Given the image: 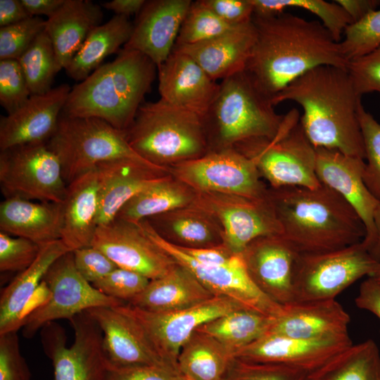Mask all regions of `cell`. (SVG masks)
Returning <instances> with one entry per match:
<instances>
[{
	"label": "cell",
	"mask_w": 380,
	"mask_h": 380,
	"mask_svg": "<svg viewBox=\"0 0 380 380\" xmlns=\"http://www.w3.org/2000/svg\"><path fill=\"white\" fill-rule=\"evenodd\" d=\"M256 38L245 72L271 99L309 70L321 65L347 68L340 42L317 20L291 13L253 16Z\"/></svg>",
	"instance_id": "cell-1"
},
{
	"label": "cell",
	"mask_w": 380,
	"mask_h": 380,
	"mask_svg": "<svg viewBox=\"0 0 380 380\" xmlns=\"http://www.w3.org/2000/svg\"><path fill=\"white\" fill-rule=\"evenodd\" d=\"M361 98L347 68L321 65L291 82L272 103L275 106L292 101L301 106L300 122L315 148L336 150L365 160L358 118Z\"/></svg>",
	"instance_id": "cell-2"
},
{
	"label": "cell",
	"mask_w": 380,
	"mask_h": 380,
	"mask_svg": "<svg viewBox=\"0 0 380 380\" xmlns=\"http://www.w3.org/2000/svg\"><path fill=\"white\" fill-rule=\"evenodd\" d=\"M281 236L300 254L321 253L361 242L366 230L353 208L334 190L270 188Z\"/></svg>",
	"instance_id": "cell-3"
},
{
	"label": "cell",
	"mask_w": 380,
	"mask_h": 380,
	"mask_svg": "<svg viewBox=\"0 0 380 380\" xmlns=\"http://www.w3.org/2000/svg\"><path fill=\"white\" fill-rule=\"evenodd\" d=\"M156 70L144 54L122 48L113 61L72 87L62 114L99 118L125 132L151 88Z\"/></svg>",
	"instance_id": "cell-4"
},
{
	"label": "cell",
	"mask_w": 380,
	"mask_h": 380,
	"mask_svg": "<svg viewBox=\"0 0 380 380\" xmlns=\"http://www.w3.org/2000/svg\"><path fill=\"white\" fill-rule=\"evenodd\" d=\"M125 134L143 159L168 169L209 151L203 117L160 98L141 104Z\"/></svg>",
	"instance_id": "cell-5"
},
{
	"label": "cell",
	"mask_w": 380,
	"mask_h": 380,
	"mask_svg": "<svg viewBox=\"0 0 380 380\" xmlns=\"http://www.w3.org/2000/svg\"><path fill=\"white\" fill-rule=\"evenodd\" d=\"M284 118L245 71L229 77L220 82L217 96L203 117L209 151L231 148L251 138L272 139Z\"/></svg>",
	"instance_id": "cell-6"
},
{
	"label": "cell",
	"mask_w": 380,
	"mask_h": 380,
	"mask_svg": "<svg viewBox=\"0 0 380 380\" xmlns=\"http://www.w3.org/2000/svg\"><path fill=\"white\" fill-rule=\"evenodd\" d=\"M300 118L299 112L293 108L285 114L274 138H251L233 146L255 163L270 188L321 186L316 174V148L308 139Z\"/></svg>",
	"instance_id": "cell-7"
},
{
	"label": "cell",
	"mask_w": 380,
	"mask_h": 380,
	"mask_svg": "<svg viewBox=\"0 0 380 380\" xmlns=\"http://www.w3.org/2000/svg\"><path fill=\"white\" fill-rule=\"evenodd\" d=\"M46 144L60 160L67 185L103 163L134 160L151 163L131 148L125 132L95 118L61 114L57 129Z\"/></svg>",
	"instance_id": "cell-8"
},
{
	"label": "cell",
	"mask_w": 380,
	"mask_h": 380,
	"mask_svg": "<svg viewBox=\"0 0 380 380\" xmlns=\"http://www.w3.org/2000/svg\"><path fill=\"white\" fill-rule=\"evenodd\" d=\"M380 265L362 241L321 253L300 254L293 279V302L335 299L360 278L372 277Z\"/></svg>",
	"instance_id": "cell-9"
},
{
	"label": "cell",
	"mask_w": 380,
	"mask_h": 380,
	"mask_svg": "<svg viewBox=\"0 0 380 380\" xmlns=\"http://www.w3.org/2000/svg\"><path fill=\"white\" fill-rule=\"evenodd\" d=\"M42 282L49 296L23 317L21 327L26 338H32L39 329L55 320H70L93 308H114L125 303L104 295L87 281L75 267L72 251L53 262Z\"/></svg>",
	"instance_id": "cell-10"
},
{
	"label": "cell",
	"mask_w": 380,
	"mask_h": 380,
	"mask_svg": "<svg viewBox=\"0 0 380 380\" xmlns=\"http://www.w3.org/2000/svg\"><path fill=\"white\" fill-rule=\"evenodd\" d=\"M0 185L6 198L58 203H63L68 186L60 160L46 143L1 151Z\"/></svg>",
	"instance_id": "cell-11"
},
{
	"label": "cell",
	"mask_w": 380,
	"mask_h": 380,
	"mask_svg": "<svg viewBox=\"0 0 380 380\" xmlns=\"http://www.w3.org/2000/svg\"><path fill=\"white\" fill-rule=\"evenodd\" d=\"M70 322L74 330L70 347L60 325L52 322L42 328V343L52 362L53 380H106L108 360L100 327L86 311Z\"/></svg>",
	"instance_id": "cell-12"
},
{
	"label": "cell",
	"mask_w": 380,
	"mask_h": 380,
	"mask_svg": "<svg viewBox=\"0 0 380 380\" xmlns=\"http://www.w3.org/2000/svg\"><path fill=\"white\" fill-rule=\"evenodd\" d=\"M169 172L196 191L262 198L269 190L255 163L234 147L208 151L172 165Z\"/></svg>",
	"instance_id": "cell-13"
},
{
	"label": "cell",
	"mask_w": 380,
	"mask_h": 380,
	"mask_svg": "<svg viewBox=\"0 0 380 380\" xmlns=\"http://www.w3.org/2000/svg\"><path fill=\"white\" fill-rule=\"evenodd\" d=\"M116 308L135 320L160 358L178 372L180 350L195 331L243 307L229 298L215 296L197 305L171 312L146 311L127 303Z\"/></svg>",
	"instance_id": "cell-14"
},
{
	"label": "cell",
	"mask_w": 380,
	"mask_h": 380,
	"mask_svg": "<svg viewBox=\"0 0 380 380\" xmlns=\"http://www.w3.org/2000/svg\"><path fill=\"white\" fill-rule=\"evenodd\" d=\"M139 223L156 244L177 263L190 270L214 296L229 298L245 308L269 317L277 318L281 314L283 305L265 294L249 276L241 253L236 254L225 265H202L160 237L146 220Z\"/></svg>",
	"instance_id": "cell-15"
},
{
	"label": "cell",
	"mask_w": 380,
	"mask_h": 380,
	"mask_svg": "<svg viewBox=\"0 0 380 380\" xmlns=\"http://www.w3.org/2000/svg\"><path fill=\"white\" fill-rule=\"evenodd\" d=\"M193 204L211 213L224 231V245L241 253L255 239L281 235V228L267 196L262 198L214 192L196 191Z\"/></svg>",
	"instance_id": "cell-16"
},
{
	"label": "cell",
	"mask_w": 380,
	"mask_h": 380,
	"mask_svg": "<svg viewBox=\"0 0 380 380\" xmlns=\"http://www.w3.org/2000/svg\"><path fill=\"white\" fill-rule=\"evenodd\" d=\"M91 246L105 253L118 267L137 272L151 280L165 275L177 264L139 222L115 218L98 226Z\"/></svg>",
	"instance_id": "cell-17"
},
{
	"label": "cell",
	"mask_w": 380,
	"mask_h": 380,
	"mask_svg": "<svg viewBox=\"0 0 380 380\" xmlns=\"http://www.w3.org/2000/svg\"><path fill=\"white\" fill-rule=\"evenodd\" d=\"M352 344L348 334L300 338L267 332L237 352L235 357L255 362L284 365L310 372Z\"/></svg>",
	"instance_id": "cell-18"
},
{
	"label": "cell",
	"mask_w": 380,
	"mask_h": 380,
	"mask_svg": "<svg viewBox=\"0 0 380 380\" xmlns=\"http://www.w3.org/2000/svg\"><path fill=\"white\" fill-rule=\"evenodd\" d=\"M300 255L281 235L258 238L241 253L253 282L281 305L293 302V279Z\"/></svg>",
	"instance_id": "cell-19"
},
{
	"label": "cell",
	"mask_w": 380,
	"mask_h": 380,
	"mask_svg": "<svg viewBox=\"0 0 380 380\" xmlns=\"http://www.w3.org/2000/svg\"><path fill=\"white\" fill-rule=\"evenodd\" d=\"M67 84L31 95L20 108L0 120V149L47 143L55 133L68 94Z\"/></svg>",
	"instance_id": "cell-20"
},
{
	"label": "cell",
	"mask_w": 380,
	"mask_h": 380,
	"mask_svg": "<svg viewBox=\"0 0 380 380\" xmlns=\"http://www.w3.org/2000/svg\"><path fill=\"white\" fill-rule=\"evenodd\" d=\"M193 1L149 0L137 15L124 49L137 51L158 67L172 53Z\"/></svg>",
	"instance_id": "cell-21"
},
{
	"label": "cell",
	"mask_w": 380,
	"mask_h": 380,
	"mask_svg": "<svg viewBox=\"0 0 380 380\" xmlns=\"http://www.w3.org/2000/svg\"><path fill=\"white\" fill-rule=\"evenodd\" d=\"M157 70L160 99L205 116L217 96L220 82L189 56L175 50Z\"/></svg>",
	"instance_id": "cell-22"
},
{
	"label": "cell",
	"mask_w": 380,
	"mask_h": 380,
	"mask_svg": "<svg viewBox=\"0 0 380 380\" xmlns=\"http://www.w3.org/2000/svg\"><path fill=\"white\" fill-rule=\"evenodd\" d=\"M365 160L336 150L316 148V174L321 184L334 190L353 208L363 222L369 239L374 231V213L379 201L366 186Z\"/></svg>",
	"instance_id": "cell-23"
},
{
	"label": "cell",
	"mask_w": 380,
	"mask_h": 380,
	"mask_svg": "<svg viewBox=\"0 0 380 380\" xmlns=\"http://www.w3.org/2000/svg\"><path fill=\"white\" fill-rule=\"evenodd\" d=\"M86 312L102 331L103 350L110 364L169 367L160 358L141 328L129 315L116 307H96Z\"/></svg>",
	"instance_id": "cell-24"
},
{
	"label": "cell",
	"mask_w": 380,
	"mask_h": 380,
	"mask_svg": "<svg viewBox=\"0 0 380 380\" xmlns=\"http://www.w3.org/2000/svg\"><path fill=\"white\" fill-rule=\"evenodd\" d=\"M100 176L97 226L113 221L135 195L170 174L169 169L134 160H115L96 167Z\"/></svg>",
	"instance_id": "cell-25"
},
{
	"label": "cell",
	"mask_w": 380,
	"mask_h": 380,
	"mask_svg": "<svg viewBox=\"0 0 380 380\" xmlns=\"http://www.w3.org/2000/svg\"><path fill=\"white\" fill-rule=\"evenodd\" d=\"M256 38L251 20L209 40L175 46L194 59L214 80H223L245 70Z\"/></svg>",
	"instance_id": "cell-26"
},
{
	"label": "cell",
	"mask_w": 380,
	"mask_h": 380,
	"mask_svg": "<svg viewBox=\"0 0 380 380\" xmlns=\"http://www.w3.org/2000/svg\"><path fill=\"white\" fill-rule=\"evenodd\" d=\"M350 318L335 299L292 302L283 305L268 332L289 337L318 338L348 334Z\"/></svg>",
	"instance_id": "cell-27"
},
{
	"label": "cell",
	"mask_w": 380,
	"mask_h": 380,
	"mask_svg": "<svg viewBox=\"0 0 380 380\" xmlns=\"http://www.w3.org/2000/svg\"><path fill=\"white\" fill-rule=\"evenodd\" d=\"M63 221V203L11 197L0 205L1 232L39 246L61 239Z\"/></svg>",
	"instance_id": "cell-28"
},
{
	"label": "cell",
	"mask_w": 380,
	"mask_h": 380,
	"mask_svg": "<svg viewBox=\"0 0 380 380\" xmlns=\"http://www.w3.org/2000/svg\"><path fill=\"white\" fill-rule=\"evenodd\" d=\"M101 6L89 0H64L46 20L45 30L54 50L58 72L65 69L91 31L101 25Z\"/></svg>",
	"instance_id": "cell-29"
},
{
	"label": "cell",
	"mask_w": 380,
	"mask_h": 380,
	"mask_svg": "<svg viewBox=\"0 0 380 380\" xmlns=\"http://www.w3.org/2000/svg\"><path fill=\"white\" fill-rule=\"evenodd\" d=\"M145 220L160 237L180 248H211L224 244L220 222L194 204Z\"/></svg>",
	"instance_id": "cell-30"
},
{
	"label": "cell",
	"mask_w": 380,
	"mask_h": 380,
	"mask_svg": "<svg viewBox=\"0 0 380 380\" xmlns=\"http://www.w3.org/2000/svg\"><path fill=\"white\" fill-rule=\"evenodd\" d=\"M99 189L96 167L68 184L61 239L71 251L91 246L98 227Z\"/></svg>",
	"instance_id": "cell-31"
},
{
	"label": "cell",
	"mask_w": 380,
	"mask_h": 380,
	"mask_svg": "<svg viewBox=\"0 0 380 380\" xmlns=\"http://www.w3.org/2000/svg\"><path fill=\"white\" fill-rule=\"evenodd\" d=\"M71 251L61 239L41 246L35 260L5 287L0 296V335L21 327L24 310L53 262Z\"/></svg>",
	"instance_id": "cell-32"
},
{
	"label": "cell",
	"mask_w": 380,
	"mask_h": 380,
	"mask_svg": "<svg viewBox=\"0 0 380 380\" xmlns=\"http://www.w3.org/2000/svg\"><path fill=\"white\" fill-rule=\"evenodd\" d=\"M214 296L190 270L177 262L165 275L151 280L127 304L146 311L171 312L197 305Z\"/></svg>",
	"instance_id": "cell-33"
},
{
	"label": "cell",
	"mask_w": 380,
	"mask_h": 380,
	"mask_svg": "<svg viewBox=\"0 0 380 380\" xmlns=\"http://www.w3.org/2000/svg\"><path fill=\"white\" fill-rule=\"evenodd\" d=\"M133 24L128 17L115 15L94 28L65 69L68 75L82 81L99 68L106 58L120 51L130 38Z\"/></svg>",
	"instance_id": "cell-34"
},
{
	"label": "cell",
	"mask_w": 380,
	"mask_h": 380,
	"mask_svg": "<svg viewBox=\"0 0 380 380\" xmlns=\"http://www.w3.org/2000/svg\"><path fill=\"white\" fill-rule=\"evenodd\" d=\"M195 198V190L169 174L132 198L115 218L138 223L152 216L191 205Z\"/></svg>",
	"instance_id": "cell-35"
},
{
	"label": "cell",
	"mask_w": 380,
	"mask_h": 380,
	"mask_svg": "<svg viewBox=\"0 0 380 380\" xmlns=\"http://www.w3.org/2000/svg\"><path fill=\"white\" fill-rule=\"evenodd\" d=\"M234 357L213 336L196 330L180 350L177 370L194 380H221Z\"/></svg>",
	"instance_id": "cell-36"
},
{
	"label": "cell",
	"mask_w": 380,
	"mask_h": 380,
	"mask_svg": "<svg viewBox=\"0 0 380 380\" xmlns=\"http://www.w3.org/2000/svg\"><path fill=\"white\" fill-rule=\"evenodd\" d=\"M274 319L241 308L205 323L196 330L213 336L235 357L237 352L266 334Z\"/></svg>",
	"instance_id": "cell-37"
},
{
	"label": "cell",
	"mask_w": 380,
	"mask_h": 380,
	"mask_svg": "<svg viewBox=\"0 0 380 380\" xmlns=\"http://www.w3.org/2000/svg\"><path fill=\"white\" fill-rule=\"evenodd\" d=\"M305 380H380V353L372 339L352 344L309 372Z\"/></svg>",
	"instance_id": "cell-38"
},
{
	"label": "cell",
	"mask_w": 380,
	"mask_h": 380,
	"mask_svg": "<svg viewBox=\"0 0 380 380\" xmlns=\"http://www.w3.org/2000/svg\"><path fill=\"white\" fill-rule=\"evenodd\" d=\"M253 7V15L272 16L284 12L289 8L305 9L322 20V24L334 39L340 42L346 28L352 20L344 9L335 1L323 0H250Z\"/></svg>",
	"instance_id": "cell-39"
},
{
	"label": "cell",
	"mask_w": 380,
	"mask_h": 380,
	"mask_svg": "<svg viewBox=\"0 0 380 380\" xmlns=\"http://www.w3.org/2000/svg\"><path fill=\"white\" fill-rule=\"evenodd\" d=\"M31 95L49 91L58 70L51 41L44 30L18 59Z\"/></svg>",
	"instance_id": "cell-40"
},
{
	"label": "cell",
	"mask_w": 380,
	"mask_h": 380,
	"mask_svg": "<svg viewBox=\"0 0 380 380\" xmlns=\"http://www.w3.org/2000/svg\"><path fill=\"white\" fill-rule=\"evenodd\" d=\"M233 27L217 16L202 0L193 1L182 23L175 46L209 40Z\"/></svg>",
	"instance_id": "cell-41"
},
{
	"label": "cell",
	"mask_w": 380,
	"mask_h": 380,
	"mask_svg": "<svg viewBox=\"0 0 380 380\" xmlns=\"http://www.w3.org/2000/svg\"><path fill=\"white\" fill-rule=\"evenodd\" d=\"M343 36L340 45L348 63L376 49L380 46V9L374 10L350 24Z\"/></svg>",
	"instance_id": "cell-42"
},
{
	"label": "cell",
	"mask_w": 380,
	"mask_h": 380,
	"mask_svg": "<svg viewBox=\"0 0 380 380\" xmlns=\"http://www.w3.org/2000/svg\"><path fill=\"white\" fill-rule=\"evenodd\" d=\"M358 118L362 131L365 162V184L373 196L380 202V123L360 105Z\"/></svg>",
	"instance_id": "cell-43"
},
{
	"label": "cell",
	"mask_w": 380,
	"mask_h": 380,
	"mask_svg": "<svg viewBox=\"0 0 380 380\" xmlns=\"http://www.w3.org/2000/svg\"><path fill=\"white\" fill-rule=\"evenodd\" d=\"M309 372L284 365L234 357L221 380H305Z\"/></svg>",
	"instance_id": "cell-44"
},
{
	"label": "cell",
	"mask_w": 380,
	"mask_h": 380,
	"mask_svg": "<svg viewBox=\"0 0 380 380\" xmlns=\"http://www.w3.org/2000/svg\"><path fill=\"white\" fill-rule=\"evenodd\" d=\"M45 27L46 20L41 17L0 27V60H18Z\"/></svg>",
	"instance_id": "cell-45"
},
{
	"label": "cell",
	"mask_w": 380,
	"mask_h": 380,
	"mask_svg": "<svg viewBox=\"0 0 380 380\" xmlns=\"http://www.w3.org/2000/svg\"><path fill=\"white\" fill-rule=\"evenodd\" d=\"M31 93L18 60H0V104L11 113L30 97Z\"/></svg>",
	"instance_id": "cell-46"
},
{
	"label": "cell",
	"mask_w": 380,
	"mask_h": 380,
	"mask_svg": "<svg viewBox=\"0 0 380 380\" xmlns=\"http://www.w3.org/2000/svg\"><path fill=\"white\" fill-rule=\"evenodd\" d=\"M150 281L140 273L118 267L92 285L104 295L128 303L146 289Z\"/></svg>",
	"instance_id": "cell-47"
},
{
	"label": "cell",
	"mask_w": 380,
	"mask_h": 380,
	"mask_svg": "<svg viewBox=\"0 0 380 380\" xmlns=\"http://www.w3.org/2000/svg\"><path fill=\"white\" fill-rule=\"evenodd\" d=\"M41 246L0 232V271L23 272L37 258Z\"/></svg>",
	"instance_id": "cell-48"
},
{
	"label": "cell",
	"mask_w": 380,
	"mask_h": 380,
	"mask_svg": "<svg viewBox=\"0 0 380 380\" xmlns=\"http://www.w3.org/2000/svg\"><path fill=\"white\" fill-rule=\"evenodd\" d=\"M31 372L23 356L17 331L0 335V380H31Z\"/></svg>",
	"instance_id": "cell-49"
},
{
	"label": "cell",
	"mask_w": 380,
	"mask_h": 380,
	"mask_svg": "<svg viewBox=\"0 0 380 380\" xmlns=\"http://www.w3.org/2000/svg\"><path fill=\"white\" fill-rule=\"evenodd\" d=\"M347 70L360 96L373 92L380 94V46L349 61Z\"/></svg>",
	"instance_id": "cell-50"
},
{
	"label": "cell",
	"mask_w": 380,
	"mask_h": 380,
	"mask_svg": "<svg viewBox=\"0 0 380 380\" xmlns=\"http://www.w3.org/2000/svg\"><path fill=\"white\" fill-rule=\"evenodd\" d=\"M72 253L77 270L91 284L118 267L105 253L93 246L76 249Z\"/></svg>",
	"instance_id": "cell-51"
},
{
	"label": "cell",
	"mask_w": 380,
	"mask_h": 380,
	"mask_svg": "<svg viewBox=\"0 0 380 380\" xmlns=\"http://www.w3.org/2000/svg\"><path fill=\"white\" fill-rule=\"evenodd\" d=\"M177 373L165 365L117 366L108 362L106 380H175Z\"/></svg>",
	"instance_id": "cell-52"
},
{
	"label": "cell",
	"mask_w": 380,
	"mask_h": 380,
	"mask_svg": "<svg viewBox=\"0 0 380 380\" xmlns=\"http://www.w3.org/2000/svg\"><path fill=\"white\" fill-rule=\"evenodd\" d=\"M217 16L236 26L252 20L253 7L250 0H202Z\"/></svg>",
	"instance_id": "cell-53"
},
{
	"label": "cell",
	"mask_w": 380,
	"mask_h": 380,
	"mask_svg": "<svg viewBox=\"0 0 380 380\" xmlns=\"http://www.w3.org/2000/svg\"><path fill=\"white\" fill-rule=\"evenodd\" d=\"M178 247V246H177ZM198 262L211 266L225 265L231 262L236 254L232 253L225 245L217 247L201 248H180Z\"/></svg>",
	"instance_id": "cell-54"
},
{
	"label": "cell",
	"mask_w": 380,
	"mask_h": 380,
	"mask_svg": "<svg viewBox=\"0 0 380 380\" xmlns=\"http://www.w3.org/2000/svg\"><path fill=\"white\" fill-rule=\"evenodd\" d=\"M355 303L357 308L369 311L380 319V284L369 277L361 283Z\"/></svg>",
	"instance_id": "cell-55"
},
{
	"label": "cell",
	"mask_w": 380,
	"mask_h": 380,
	"mask_svg": "<svg viewBox=\"0 0 380 380\" xmlns=\"http://www.w3.org/2000/svg\"><path fill=\"white\" fill-rule=\"evenodd\" d=\"M31 17L20 0H0V27Z\"/></svg>",
	"instance_id": "cell-56"
},
{
	"label": "cell",
	"mask_w": 380,
	"mask_h": 380,
	"mask_svg": "<svg viewBox=\"0 0 380 380\" xmlns=\"http://www.w3.org/2000/svg\"><path fill=\"white\" fill-rule=\"evenodd\" d=\"M348 13L352 23L361 20L380 5L378 0H336L334 1Z\"/></svg>",
	"instance_id": "cell-57"
},
{
	"label": "cell",
	"mask_w": 380,
	"mask_h": 380,
	"mask_svg": "<svg viewBox=\"0 0 380 380\" xmlns=\"http://www.w3.org/2000/svg\"><path fill=\"white\" fill-rule=\"evenodd\" d=\"M31 17L45 15L49 18L63 4L64 0H20Z\"/></svg>",
	"instance_id": "cell-58"
},
{
	"label": "cell",
	"mask_w": 380,
	"mask_h": 380,
	"mask_svg": "<svg viewBox=\"0 0 380 380\" xmlns=\"http://www.w3.org/2000/svg\"><path fill=\"white\" fill-rule=\"evenodd\" d=\"M146 1V0H113L103 3L101 6L113 11L115 15L129 18L132 15H137Z\"/></svg>",
	"instance_id": "cell-59"
},
{
	"label": "cell",
	"mask_w": 380,
	"mask_h": 380,
	"mask_svg": "<svg viewBox=\"0 0 380 380\" xmlns=\"http://www.w3.org/2000/svg\"><path fill=\"white\" fill-rule=\"evenodd\" d=\"M374 231L372 237L362 241L371 257L380 265V202L378 203L374 213Z\"/></svg>",
	"instance_id": "cell-60"
},
{
	"label": "cell",
	"mask_w": 380,
	"mask_h": 380,
	"mask_svg": "<svg viewBox=\"0 0 380 380\" xmlns=\"http://www.w3.org/2000/svg\"><path fill=\"white\" fill-rule=\"evenodd\" d=\"M175 380H194L188 376H186L183 374H181L179 373H177L175 375Z\"/></svg>",
	"instance_id": "cell-61"
},
{
	"label": "cell",
	"mask_w": 380,
	"mask_h": 380,
	"mask_svg": "<svg viewBox=\"0 0 380 380\" xmlns=\"http://www.w3.org/2000/svg\"><path fill=\"white\" fill-rule=\"evenodd\" d=\"M380 284V266L372 276Z\"/></svg>",
	"instance_id": "cell-62"
}]
</instances>
